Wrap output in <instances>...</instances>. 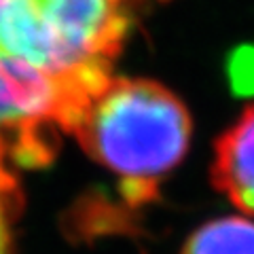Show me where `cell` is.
I'll return each mask as SVG.
<instances>
[{"mask_svg":"<svg viewBox=\"0 0 254 254\" xmlns=\"http://www.w3.org/2000/svg\"><path fill=\"white\" fill-rule=\"evenodd\" d=\"M229 78L237 93H254V47H244L231 55L229 62Z\"/></svg>","mask_w":254,"mask_h":254,"instance_id":"obj_7","label":"cell"},{"mask_svg":"<svg viewBox=\"0 0 254 254\" xmlns=\"http://www.w3.org/2000/svg\"><path fill=\"white\" fill-rule=\"evenodd\" d=\"M81 108L47 74L0 53V142L11 161L47 163L58 131H70Z\"/></svg>","mask_w":254,"mask_h":254,"instance_id":"obj_3","label":"cell"},{"mask_svg":"<svg viewBox=\"0 0 254 254\" xmlns=\"http://www.w3.org/2000/svg\"><path fill=\"white\" fill-rule=\"evenodd\" d=\"M212 178L231 203L254 216V104L218 138Z\"/></svg>","mask_w":254,"mask_h":254,"instance_id":"obj_4","label":"cell"},{"mask_svg":"<svg viewBox=\"0 0 254 254\" xmlns=\"http://www.w3.org/2000/svg\"><path fill=\"white\" fill-rule=\"evenodd\" d=\"M11 157L0 142V254L13 252V222L17 218V180L9 168Z\"/></svg>","mask_w":254,"mask_h":254,"instance_id":"obj_6","label":"cell"},{"mask_svg":"<svg viewBox=\"0 0 254 254\" xmlns=\"http://www.w3.org/2000/svg\"><path fill=\"white\" fill-rule=\"evenodd\" d=\"M182 254H254V220L229 216L205 222L189 237Z\"/></svg>","mask_w":254,"mask_h":254,"instance_id":"obj_5","label":"cell"},{"mask_svg":"<svg viewBox=\"0 0 254 254\" xmlns=\"http://www.w3.org/2000/svg\"><path fill=\"white\" fill-rule=\"evenodd\" d=\"M72 133L121 178L133 201H144L185 157L190 119L182 102L159 83L110 76L87 102Z\"/></svg>","mask_w":254,"mask_h":254,"instance_id":"obj_2","label":"cell"},{"mask_svg":"<svg viewBox=\"0 0 254 254\" xmlns=\"http://www.w3.org/2000/svg\"><path fill=\"white\" fill-rule=\"evenodd\" d=\"M125 0H0V53L53 78L81 113L110 81Z\"/></svg>","mask_w":254,"mask_h":254,"instance_id":"obj_1","label":"cell"}]
</instances>
